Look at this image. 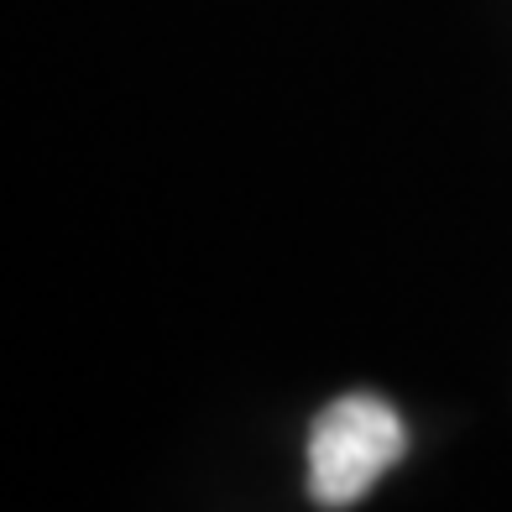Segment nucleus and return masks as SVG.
Instances as JSON below:
<instances>
[{
    "instance_id": "obj_1",
    "label": "nucleus",
    "mask_w": 512,
    "mask_h": 512,
    "mask_svg": "<svg viewBox=\"0 0 512 512\" xmlns=\"http://www.w3.org/2000/svg\"><path fill=\"white\" fill-rule=\"evenodd\" d=\"M408 445L398 408L371 392L330 403L309 429V492L324 507H351L377 486Z\"/></svg>"
}]
</instances>
